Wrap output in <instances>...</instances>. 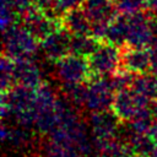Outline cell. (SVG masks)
Returning <instances> with one entry per match:
<instances>
[{"label":"cell","instance_id":"6da1fadb","mask_svg":"<svg viewBox=\"0 0 157 157\" xmlns=\"http://www.w3.org/2000/svg\"><path fill=\"white\" fill-rule=\"evenodd\" d=\"M40 45V42L21 23L2 32V54L13 60L32 58Z\"/></svg>","mask_w":157,"mask_h":157},{"label":"cell","instance_id":"7a4b0ae2","mask_svg":"<svg viewBox=\"0 0 157 157\" xmlns=\"http://www.w3.org/2000/svg\"><path fill=\"white\" fill-rule=\"evenodd\" d=\"M54 74L61 85L85 83L92 78L88 59L72 53L54 63Z\"/></svg>","mask_w":157,"mask_h":157},{"label":"cell","instance_id":"3957f363","mask_svg":"<svg viewBox=\"0 0 157 157\" xmlns=\"http://www.w3.org/2000/svg\"><path fill=\"white\" fill-rule=\"evenodd\" d=\"M91 74L96 77L110 76L120 69L121 48L102 40L98 48L87 58Z\"/></svg>","mask_w":157,"mask_h":157},{"label":"cell","instance_id":"277c9868","mask_svg":"<svg viewBox=\"0 0 157 157\" xmlns=\"http://www.w3.org/2000/svg\"><path fill=\"white\" fill-rule=\"evenodd\" d=\"M114 96H115V91L108 76L105 77L92 76V78L87 82L83 107L91 113L109 110L112 109Z\"/></svg>","mask_w":157,"mask_h":157},{"label":"cell","instance_id":"5b68a950","mask_svg":"<svg viewBox=\"0 0 157 157\" xmlns=\"http://www.w3.org/2000/svg\"><path fill=\"white\" fill-rule=\"evenodd\" d=\"M36 98V88L22 85H13L9 91L1 92V117L17 115L22 112L33 109Z\"/></svg>","mask_w":157,"mask_h":157},{"label":"cell","instance_id":"8992f818","mask_svg":"<svg viewBox=\"0 0 157 157\" xmlns=\"http://www.w3.org/2000/svg\"><path fill=\"white\" fill-rule=\"evenodd\" d=\"M150 104L151 99L129 87L115 93L112 110L121 123H129L140 110L150 107Z\"/></svg>","mask_w":157,"mask_h":157},{"label":"cell","instance_id":"52a82bcc","mask_svg":"<svg viewBox=\"0 0 157 157\" xmlns=\"http://www.w3.org/2000/svg\"><path fill=\"white\" fill-rule=\"evenodd\" d=\"M21 23L39 40L42 42L54 31L63 27L61 20L48 15L37 6L29 7L21 15Z\"/></svg>","mask_w":157,"mask_h":157},{"label":"cell","instance_id":"ba28073f","mask_svg":"<svg viewBox=\"0 0 157 157\" xmlns=\"http://www.w3.org/2000/svg\"><path fill=\"white\" fill-rule=\"evenodd\" d=\"M71 37L64 27L50 33L40 42V49L44 53L45 58L53 63L64 58L65 55L71 53Z\"/></svg>","mask_w":157,"mask_h":157},{"label":"cell","instance_id":"9c48e42d","mask_svg":"<svg viewBox=\"0 0 157 157\" xmlns=\"http://www.w3.org/2000/svg\"><path fill=\"white\" fill-rule=\"evenodd\" d=\"M120 67L135 75L151 72V56L148 48L125 45L121 48Z\"/></svg>","mask_w":157,"mask_h":157},{"label":"cell","instance_id":"30bf717a","mask_svg":"<svg viewBox=\"0 0 157 157\" xmlns=\"http://www.w3.org/2000/svg\"><path fill=\"white\" fill-rule=\"evenodd\" d=\"M121 121L112 109L91 113L88 125L93 139H109L117 136L118 126Z\"/></svg>","mask_w":157,"mask_h":157},{"label":"cell","instance_id":"8fae6325","mask_svg":"<svg viewBox=\"0 0 157 157\" xmlns=\"http://www.w3.org/2000/svg\"><path fill=\"white\" fill-rule=\"evenodd\" d=\"M13 80L15 85H22L31 88H37L44 83L42 78V71L39 66L32 60V58L15 60Z\"/></svg>","mask_w":157,"mask_h":157},{"label":"cell","instance_id":"7c38bea8","mask_svg":"<svg viewBox=\"0 0 157 157\" xmlns=\"http://www.w3.org/2000/svg\"><path fill=\"white\" fill-rule=\"evenodd\" d=\"M81 7L92 23H109L119 13L113 0H83Z\"/></svg>","mask_w":157,"mask_h":157},{"label":"cell","instance_id":"4fadbf2b","mask_svg":"<svg viewBox=\"0 0 157 157\" xmlns=\"http://www.w3.org/2000/svg\"><path fill=\"white\" fill-rule=\"evenodd\" d=\"M61 25L72 36L91 34L92 22L90 21V18L87 17V15L85 13V11L82 10L81 6L67 11L61 17Z\"/></svg>","mask_w":157,"mask_h":157},{"label":"cell","instance_id":"5bb4252c","mask_svg":"<svg viewBox=\"0 0 157 157\" xmlns=\"http://www.w3.org/2000/svg\"><path fill=\"white\" fill-rule=\"evenodd\" d=\"M128 28H129L128 16L123 15V13H118L109 22L104 40H107L119 48L125 47L126 38H128Z\"/></svg>","mask_w":157,"mask_h":157},{"label":"cell","instance_id":"9a60e30c","mask_svg":"<svg viewBox=\"0 0 157 157\" xmlns=\"http://www.w3.org/2000/svg\"><path fill=\"white\" fill-rule=\"evenodd\" d=\"M131 88L151 101L157 98V75L152 72L135 75Z\"/></svg>","mask_w":157,"mask_h":157},{"label":"cell","instance_id":"2e32d148","mask_svg":"<svg viewBox=\"0 0 157 157\" xmlns=\"http://www.w3.org/2000/svg\"><path fill=\"white\" fill-rule=\"evenodd\" d=\"M126 142L132 150V152L140 156L151 157L155 148V141L150 136V134H140L130 130L129 136L126 137Z\"/></svg>","mask_w":157,"mask_h":157},{"label":"cell","instance_id":"e0dca14e","mask_svg":"<svg viewBox=\"0 0 157 157\" xmlns=\"http://www.w3.org/2000/svg\"><path fill=\"white\" fill-rule=\"evenodd\" d=\"M29 139L31 136L28 129L25 126H9L6 124H2L1 126V140L5 144L13 147H22L28 144Z\"/></svg>","mask_w":157,"mask_h":157},{"label":"cell","instance_id":"ac0fdd59","mask_svg":"<svg viewBox=\"0 0 157 157\" xmlns=\"http://www.w3.org/2000/svg\"><path fill=\"white\" fill-rule=\"evenodd\" d=\"M101 40L92 34H75L71 37V53L88 58L99 45Z\"/></svg>","mask_w":157,"mask_h":157},{"label":"cell","instance_id":"d6986e66","mask_svg":"<svg viewBox=\"0 0 157 157\" xmlns=\"http://www.w3.org/2000/svg\"><path fill=\"white\" fill-rule=\"evenodd\" d=\"M44 157H83V155L75 147L49 139L44 146Z\"/></svg>","mask_w":157,"mask_h":157},{"label":"cell","instance_id":"ffe728a7","mask_svg":"<svg viewBox=\"0 0 157 157\" xmlns=\"http://www.w3.org/2000/svg\"><path fill=\"white\" fill-rule=\"evenodd\" d=\"M21 15L13 9L7 1L1 0V10H0V21H1V31H6L7 28L18 23V18Z\"/></svg>","mask_w":157,"mask_h":157},{"label":"cell","instance_id":"44dd1931","mask_svg":"<svg viewBox=\"0 0 157 157\" xmlns=\"http://www.w3.org/2000/svg\"><path fill=\"white\" fill-rule=\"evenodd\" d=\"M119 13L132 15L146 9V0H113Z\"/></svg>","mask_w":157,"mask_h":157},{"label":"cell","instance_id":"7402d4cb","mask_svg":"<svg viewBox=\"0 0 157 157\" xmlns=\"http://www.w3.org/2000/svg\"><path fill=\"white\" fill-rule=\"evenodd\" d=\"M83 0H54V9H53V15L56 18H60L70 10L76 9L81 6Z\"/></svg>","mask_w":157,"mask_h":157},{"label":"cell","instance_id":"603a6c76","mask_svg":"<svg viewBox=\"0 0 157 157\" xmlns=\"http://www.w3.org/2000/svg\"><path fill=\"white\" fill-rule=\"evenodd\" d=\"M5 1H7L13 9H16V11L20 15H22L29 7L36 6V1L37 0H5Z\"/></svg>","mask_w":157,"mask_h":157},{"label":"cell","instance_id":"cb8c5ba5","mask_svg":"<svg viewBox=\"0 0 157 157\" xmlns=\"http://www.w3.org/2000/svg\"><path fill=\"white\" fill-rule=\"evenodd\" d=\"M150 49V56H151V72L157 75V42H155Z\"/></svg>","mask_w":157,"mask_h":157},{"label":"cell","instance_id":"d4e9b609","mask_svg":"<svg viewBox=\"0 0 157 157\" xmlns=\"http://www.w3.org/2000/svg\"><path fill=\"white\" fill-rule=\"evenodd\" d=\"M146 10L157 20V0H146Z\"/></svg>","mask_w":157,"mask_h":157},{"label":"cell","instance_id":"484cf974","mask_svg":"<svg viewBox=\"0 0 157 157\" xmlns=\"http://www.w3.org/2000/svg\"><path fill=\"white\" fill-rule=\"evenodd\" d=\"M150 108H151V112H152V114H153L155 119L157 120V98H155V99H152V101H151Z\"/></svg>","mask_w":157,"mask_h":157},{"label":"cell","instance_id":"4316f807","mask_svg":"<svg viewBox=\"0 0 157 157\" xmlns=\"http://www.w3.org/2000/svg\"><path fill=\"white\" fill-rule=\"evenodd\" d=\"M83 157H105V156L102 153H98V152H92L90 155H83Z\"/></svg>","mask_w":157,"mask_h":157},{"label":"cell","instance_id":"83f0119b","mask_svg":"<svg viewBox=\"0 0 157 157\" xmlns=\"http://www.w3.org/2000/svg\"><path fill=\"white\" fill-rule=\"evenodd\" d=\"M132 157H147V156H140V155H134Z\"/></svg>","mask_w":157,"mask_h":157}]
</instances>
